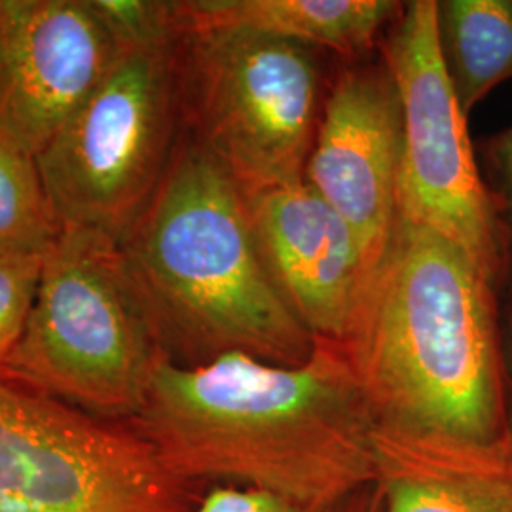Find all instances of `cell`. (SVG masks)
<instances>
[{
	"mask_svg": "<svg viewBox=\"0 0 512 512\" xmlns=\"http://www.w3.org/2000/svg\"><path fill=\"white\" fill-rule=\"evenodd\" d=\"M184 480L327 505L376 482V420L342 349L317 340L302 365L228 353L200 366L160 359L129 421Z\"/></svg>",
	"mask_w": 512,
	"mask_h": 512,
	"instance_id": "cell-1",
	"label": "cell"
},
{
	"mask_svg": "<svg viewBox=\"0 0 512 512\" xmlns=\"http://www.w3.org/2000/svg\"><path fill=\"white\" fill-rule=\"evenodd\" d=\"M494 287L458 245L397 213L342 349L376 425L511 440Z\"/></svg>",
	"mask_w": 512,
	"mask_h": 512,
	"instance_id": "cell-2",
	"label": "cell"
},
{
	"mask_svg": "<svg viewBox=\"0 0 512 512\" xmlns=\"http://www.w3.org/2000/svg\"><path fill=\"white\" fill-rule=\"evenodd\" d=\"M118 249L156 348L173 365L243 353L296 366L317 348L260 251L247 198L184 131Z\"/></svg>",
	"mask_w": 512,
	"mask_h": 512,
	"instance_id": "cell-3",
	"label": "cell"
},
{
	"mask_svg": "<svg viewBox=\"0 0 512 512\" xmlns=\"http://www.w3.org/2000/svg\"><path fill=\"white\" fill-rule=\"evenodd\" d=\"M162 359L129 285L118 241L63 226L2 378L99 420L139 416Z\"/></svg>",
	"mask_w": 512,
	"mask_h": 512,
	"instance_id": "cell-4",
	"label": "cell"
},
{
	"mask_svg": "<svg viewBox=\"0 0 512 512\" xmlns=\"http://www.w3.org/2000/svg\"><path fill=\"white\" fill-rule=\"evenodd\" d=\"M317 54L245 29L177 40L183 131L245 198L306 181L327 99Z\"/></svg>",
	"mask_w": 512,
	"mask_h": 512,
	"instance_id": "cell-5",
	"label": "cell"
},
{
	"mask_svg": "<svg viewBox=\"0 0 512 512\" xmlns=\"http://www.w3.org/2000/svg\"><path fill=\"white\" fill-rule=\"evenodd\" d=\"M177 40L120 50L38 154L61 228H90L120 241L147 209L183 135Z\"/></svg>",
	"mask_w": 512,
	"mask_h": 512,
	"instance_id": "cell-6",
	"label": "cell"
},
{
	"mask_svg": "<svg viewBox=\"0 0 512 512\" xmlns=\"http://www.w3.org/2000/svg\"><path fill=\"white\" fill-rule=\"evenodd\" d=\"M192 495L131 423L0 380V512H192Z\"/></svg>",
	"mask_w": 512,
	"mask_h": 512,
	"instance_id": "cell-7",
	"label": "cell"
},
{
	"mask_svg": "<svg viewBox=\"0 0 512 512\" xmlns=\"http://www.w3.org/2000/svg\"><path fill=\"white\" fill-rule=\"evenodd\" d=\"M382 38L403 101L399 215L458 245L495 289L509 266L507 236L440 54L437 0L403 2Z\"/></svg>",
	"mask_w": 512,
	"mask_h": 512,
	"instance_id": "cell-8",
	"label": "cell"
},
{
	"mask_svg": "<svg viewBox=\"0 0 512 512\" xmlns=\"http://www.w3.org/2000/svg\"><path fill=\"white\" fill-rule=\"evenodd\" d=\"M404 116L395 78L382 65L344 67L330 86L306 183L348 222L368 275L397 220Z\"/></svg>",
	"mask_w": 512,
	"mask_h": 512,
	"instance_id": "cell-9",
	"label": "cell"
},
{
	"mask_svg": "<svg viewBox=\"0 0 512 512\" xmlns=\"http://www.w3.org/2000/svg\"><path fill=\"white\" fill-rule=\"evenodd\" d=\"M118 52L90 0H0V133L38 156Z\"/></svg>",
	"mask_w": 512,
	"mask_h": 512,
	"instance_id": "cell-10",
	"label": "cell"
},
{
	"mask_svg": "<svg viewBox=\"0 0 512 512\" xmlns=\"http://www.w3.org/2000/svg\"><path fill=\"white\" fill-rule=\"evenodd\" d=\"M247 203L260 251L294 313L317 340L342 342L366 279L348 222L306 181Z\"/></svg>",
	"mask_w": 512,
	"mask_h": 512,
	"instance_id": "cell-11",
	"label": "cell"
},
{
	"mask_svg": "<svg viewBox=\"0 0 512 512\" xmlns=\"http://www.w3.org/2000/svg\"><path fill=\"white\" fill-rule=\"evenodd\" d=\"M384 512H512V439L473 444L376 429Z\"/></svg>",
	"mask_w": 512,
	"mask_h": 512,
	"instance_id": "cell-12",
	"label": "cell"
},
{
	"mask_svg": "<svg viewBox=\"0 0 512 512\" xmlns=\"http://www.w3.org/2000/svg\"><path fill=\"white\" fill-rule=\"evenodd\" d=\"M401 8L393 0H175L179 33L245 29L346 59L368 54Z\"/></svg>",
	"mask_w": 512,
	"mask_h": 512,
	"instance_id": "cell-13",
	"label": "cell"
},
{
	"mask_svg": "<svg viewBox=\"0 0 512 512\" xmlns=\"http://www.w3.org/2000/svg\"><path fill=\"white\" fill-rule=\"evenodd\" d=\"M440 54L465 116L512 78V0H437Z\"/></svg>",
	"mask_w": 512,
	"mask_h": 512,
	"instance_id": "cell-14",
	"label": "cell"
},
{
	"mask_svg": "<svg viewBox=\"0 0 512 512\" xmlns=\"http://www.w3.org/2000/svg\"><path fill=\"white\" fill-rule=\"evenodd\" d=\"M59 230L37 156L0 133V249L46 253Z\"/></svg>",
	"mask_w": 512,
	"mask_h": 512,
	"instance_id": "cell-15",
	"label": "cell"
},
{
	"mask_svg": "<svg viewBox=\"0 0 512 512\" xmlns=\"http://www.w3.org/2000/svg\"><path fill=\"white\" fill-rule=\"evenodd\" d=\"M46 253L0 249V378L35 304Z\"/></svg>",
	"mask_w": 512,
	"mask_h": 512,
	"instance_id": "cell-16",
	"label": "cell"
},
{
	"mask_svg": "<svg viewBox=\"0 0 512 512\" xmlns=\"http://www.w3.org/2000/svg\"><path fill=\"white\" fill-rule=\"evenodd\" d=\"M120 50L164 44L179 38L175 2L90 0Z\"/></svg>",
	"mask_w": 512,
	"mask_h": 512,
	"instance_id": "cell-17",
	"label": "cell"
},
{
	"mask_svg": "<svg viewBox=\"0 0 512 512\" xmlns=\"http://www.w3.org/2000/svg\"><path fill=\"white\" fill-rule=\"evenodd\" d=\"M192 512H384V497L376 482L327 505H302L249 488L213 486Z\"/></svg>",
	"mask_w": 512,
	"mask_h": 512,
	"instance_id": "cell-18",
	"label": "cell"
},
{
	"mask_svg": "<svg viewBox=\"0 0 512 512\" xmlns=\"http://www.w3.org/2000/svg\"><path fill=\"white\" fill-rule=\"evenodd\" d=\"M488 158L494 171L495 209L505 228L509 256H512V128L501 131L488 143Z\"/></svg>",
	"mask_w": 512,
	"mask_h": 512,
	"instance_id": "cell-19",
	"label": "cell"
},
{
	"mask_svg": "<svg viewBox=\"0 0 512 512\" xmlns=\"http://www.w3.org/2000/svg\"><path fill=\"white\" fill-rule=\"evenodd\" d=\"M509 425H511V435H512V404H511V412H509Z\"/></svg>",
	"mask_w": 512,
	"mask_h": 512,
	"instance_id": "cell-20",
	"label": "cell"
}]
</instances>
